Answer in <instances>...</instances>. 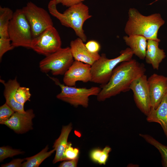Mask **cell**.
<instances>
[{
  "instance_id": "obj_1",
  "label": "cell",
  "mask_w": 167,
  "mask_h": 167,
  "mask_svg": "<svg viewBox=\"0 0 167 167\" xmlns=\"http://www.w3.org/2000/svg\"><path fill=\"white\" fill-rule=\"evenodd\" d=\"M143 63L135 59L122 62L113 70L109 82L101 87L97 100L103 101L112 96L130 90V86L135 79L145 74Z\"/></svg>"
},
{
  "instance_id": "obj_2",
  "label": "cell",
  "mask_w": 167,
  "mask_h": 167,
  "mask_svg": "<svg viewBox=\"0 0 167 167\" xmlns=\"http://www.w3.org/2000/svg\"><path fill=\"white\" fill-rule=\"evenodd\" d=\"M165 23V21L158 13L145 16L136 9L130 8L128 11V18L124 28L127 36L139 35L148 40H153L159 42L158 38V30Z\"/></svg>"
},
{
  "instance_id": "obj_3",
  "label": "cell",
  "mask_w": 167,
  "mask_h": 167,
  "mask_svg": "<svg viewBox=\"0 0 167 167\" xmlns=\"http://www.w3.org/2000/svg\"><path fill=\"white\" fill-rule=\"evenodd\" d=\"M57 5L55 0L49 2L48 6L49 13L58 19L62 25L73 29L78 37L85 42L87 37L83 29V25L92 17L89 14L88 6L81 2L68 7L61 13L58 10Z\"/></svg>"
},
{
  "instance_id": "obj_4",
  "label": "cell",
  "mask_w": 167,
  "mask_h": 167,
  "mask_svg": "<svg viewBox=\"0 0 167 167\" xmlns=\"http://www.w3.org/2000/svg\"><path fill=\"white\" fill-rule=\"evenodd\" d=\"M120 55L113 59L108 58L102 53L100 58L91 66V81L101 84V87L109 81L113 71L117 65L132 58L133 54L130 48L120 52Z\"/></svg>"
},
{
  "instance_id": "obj_5",
  "label": "cell",
  "mask_w": 167,
  "mask_h": 167,
  "mask_svg": "<svg viewBox=\"0 0 167 167\" xmlns=\"http://www.w3.org/2000/svg\"><path fill=\"white\" fill-rule=\"evenodd\" d=\"M9 38L14 47L30 48L33 36L30 26L22 9L14 12L8 27Z\"/></svg>"
},
{
  "instance_id": "obj_6",
  "label": "cell",
  "mask_w": 167,
  "mask_h": 167,
  "mask_svg": "<svg viewBox=\"0 0 167 167\" xmlns=\"http://www.w3.org/2000/svg\"><path fill=\"white\" fill-rule=\"evenodd\" d=\"M61 88V92L56 96L58 99L77 107L79 106L86 108L88 106L89 97L91 96H97L101 88L92 87L90 88H76L69 86L60 83L56 78L49 77Z\"/></svg>"
},
{
  "instance_id": "obj_7",
  "label": "cell",
  "mask_w": 167,
  "mask_h": 167,
  "mask_svg": "<svg viewBox=\"0 0 167 167\" xmlns=\"http://www.w3.org/2000/svg\"><path fill=\"white\" fill-rule=\"evenodd\" d=\"M70 47L61 48L48 55L39 62L41 71L47 73L50 72L54 75H64L74 62Z\"/></svg>"
},
{
  "instance_id": "obj_8",
  "label": "cell",
  "mask_w": 167,
  "mask_h": 167,
  "mask_svg": "<svg viewBox=\"0 0 167 167\" xmlns=\"http://www.w3.org/2000/svg\"><path fill=\"white\" fill-rule=\"evenodd\" d=\"M22 9L30 26L33 38L48 28L54 26L49 13L32 2H28Z\"/></svg>"
},
{
  "instance_id": "obj_9",
  "label": "cell",
  "mask_w": 167,
  "mask_h": 167,
  "mask_svg": "<svg viewBox=\"0 0 167 167\" xmlns=\"http://www.w3.org/2000/svg\"><path fill=\"white\" fill-rule=\"evenodd\" d=\"M61 40L58 32L52 26L33 38L31 49L46 56L59 49L61 48Z\"/></svg>"
},
{
  "instance_id": "obj_10",
  "label": "cell",
  "mask_w": 167,
  "mask_h": 167,
  "mask_svg": "<svg viewBox=\"0 0 167 167\" xmlns=\"http://www.w3.org/2000/svg\"><path fill=\"white\" fill-rule=\"evenodd\" d=\"M147 75L144 74L135 79L130 89L133 94L135 104L139 110L147 116L150 110V96Z\"/></svg>"
},
{
  "instance_id": "obj_11",
  "label": "cell",
  "mask_w": 167,
  "mask_h": 167,
  "mask_svg": "<svg viewBox=\"0 0 167 167\" xmlns=\"http://www.w3.org/2000/svg\"><path fill=\"white\" fill-rule=\"evenodd\" d=\"M91 71L90 65L75 60L64 75L63 81L66 85L74 87L78 81L91 82Z\"/></svg>"
},
{
  "instance_id": "obj_12",
  "label": "cell",
  "mask_w": 167,
  "mask_h": 167,
  "mask_svg": "<svg viewBox=\"0 0 167 167\" xmlns=\"http://www.w3.org/2000/svg\"><path fill=\"white\" fill-rule=\"evenodd\" d=\"M147 80L151 108L156 109L167 93V77L154 73Z\"/></svg>"
},
{
  "instance_id": "obj_13",
  "label": "cell",
  "mask_w": 167,
  "mask_h": 167,
  "mask_svg": "<svg viewBox=\"0 0 167 167\" xmlns=\"http://www.w3.org/2000/svg\"><path fill=\"white\" fill-rule=\"evenodd\" d=\"M35 117L32 109L24 113L15 112L7 120L1 124L7 126L18 134H23L32 129V120Z\"/></svg>"
},
{
  "instance_id": "obj_14",
  "label": "cell",
  "mask_w": 167,
  "mask_h": 167,
  "mask_svg": "<svg viewBox=\"0 0 167 167\" xmlns=\"http://www.w3.org/2000/svg\"><path fill=\"white\" fill-rule=\"evenodd\" d=\"M84 42L78 37L71 41L70 49L73 57L75 61H80L92 65L100 58L98 53H93L86 48Z\"/></svg>"
},
{
  "instance_id": "obj_15",
  "label": "cell",
  "mask_w": 167,
  "mask_h": 167,
  "mask_svg": "<svg viewBox=\"0 0 167 167\" xmlns=\"http://www.w3.org/2000/svg\"><path fill=\"white\" fill-rule=\"evenodd\" d=\"M159 42L154 40H148L145 58L146 62L156 70L159 69L160 64L166 57L164 50L159 47Z\"/></svg>"
},
{
  "instance_id": "obj_16",
  "label": "cell",
  "mask_w": 167,
  "mask_h": 167,
  "mask_svg": "<svg viewBox=\"0 0 167 167\" xmlns=\"http://www.w3.org/2000/svg\"><path fill=\"white\" fill-rule=\"evenodd\" d=\"M146 119L148 122H154L161 126L167 138V93L156 109L151 108Z\"/></svg>"
},
{
  "instance_id": "obj_17",
  "label": "cell",
  "mask_w": 167,
  "mask_h": 167,
  "mask_svg": "<svg viewBox=\"0 0 167 167\" xmlns=\"http://www.w3.org/2000/svg\"><path fill=\"white\" fill-rule=\"evenodd\" d=\"M72 129L71 123L63 126L59 137L54 143L53 147L55 149L56 154L53 163L55 164L58 162L68 160L64 155V152L68 142V139Z\"/></svg>"
},
{
  "instance_id": "obj_18",
  "label": "cell",
  "mask_w": 167,
  "mask_h": 167,
  "mask_svg": "<svg viewBox=\"0 0 167 167\" xmlns=\"http://www.w3.org/2000/svg\"><path fill=\"white\" fill-rule=\"evenodd\" d=\"M126 44L129 46L134 54L140 59H145L148 40L139 35H132L123 37Z\"/></svg>"
},
{
  "instance_id": "obj_19",
  "label": "cell",
  "mask_w": 167,
  "mask_h": 167,
  "mask_svg": "<svg viewBox=\"0 0 167 167\" xmlns=\"http://www.w3.org/2000/svg\"><path fill=\"white\" fill-rule=\"evenodd\" d=\"M48 146L35 155L25 158L26 161L22 163V167H38L46 159L50 156L55 150L54 148L49 151Z\"/></svg>"
},
{
  "instance_id": "obj_20",
  "label": "cell",
  "mask_w": 167,
  "mask_h": 167,
  "mask_svg": "<svg viewBox=\"0 0 167 167\" xmlns=\"http://www.w3.org/2000/svg\"><path fill=\"white\" fill-rule=\"evenodd\" d=\"M13 13L9 8L0 6V37L9 38L8 25Z\"/></svg>"
},
{
  "instance_id": "obj_21",
  "label": "cell",
  "mask_w": 167,
  "mask_h": 167,
  "mask_svg": "<svg viewBox=\"0 0 167 167\" xmlns=\"http://www.w3.org/2000/svg\"><path fill=\"white\" fill-rule=\"evenodd\" d=\"M139 135L159 151L161 155L162 166L167 167V146L163 144L149 135L139 134Z\"/></svg>"
},
{
  "instance_id": "obj_22",
  "label": "cell",
  "mask_w": 167,
  "mask_h": 167,
  "mask_svg": "<svg viewBox=\"0 0 167 167\" xmlns=\"http://www.w3.org/2000/svg\"><path fill=\"white\" fill-rule=\"evenodd\" d=\"M111 151V148L108 146L105 147L102 150L99 148L94 149L90 153V158L95 162L100 165H105Z\"/></svg>"
},
{
  "instance_id": "obj_23",
  "label": "cell",
  "mask_w": 167,
  "mask_h": 167,
  "mask_svg": "<svg viewBox=\"0 0 167 167\" xmlns=\"http://www.w3.org/2000/svg\"><path fill=\"white\" fill-rule=\"evenodd\" d=\"M24 152L18 149H13L8 146L0 148V161L2 162L8 157H11L15 156L22 154Z\"/></svg>"
},
{
  "instance_id": "obj_24",
  "label": "cell",
  "mask_w": 167,
  "mask_h": 167,
  "mask_svg": "<svg viewBox=\"0 0 167 167\" xmlns=\"http://www.w3.org/2000/svg\"><path fill=\"white\" fill-rule=\"evenodd\" d=\"M15 112L6 103L1 106L0 107V123L9 119Z\"/></svg>"
},
{
  "instance_id": "obj_25",
  "label": "cell",
  "mask_w": 167,
  "mask_h": 167,
  "mask_svg": "<svg viewBox=\"0 0 167 167\" xmlns=\"http://www.w3.org/2000/svg\"><path fill=\"white\" fill-rule=\"evenodd\" d=\"M15 47L12 45L9 38L0 37V59L6 52Z\"/></svg>"
},
{
  "instance_id": "obj_26",
  "label": "cell",
  "mask_w": 167,
  "mask_h": 167,
  "mask_svg": "<svg viewBox=\"0 0 167 167\" xmlns=\"http://www.w3.org/2000/svg\"><path fill=\"white\" fill-rule=\"evenodd\" d=\"M79 153V149L72 147L71 143L68 142L64 152V155L67 160H73L78 158Z\"/></svg>"
},
{
  "instance_id": "obj_27",
  "label": "cell",
  "mask_w": 167,
  "mask_h": 167,
  "mask_svg": "<svg viewBox=\"0 0 167 167\" xmlns=\"http://www.w3.org/2000/svg\"><path fill=\"white\" fill-rule=\"evenodd\" d=\"M85 45L88 50L93 53H98L101 49V46L100 44L95 40L89 41Z\"/></svg>"
},
{
  "instance_id": "obj_28",
  "label": "cell",
  "mask_w": 167,
  "mask_h": 167,
  "mask_svg": "<svg viewBox=\"0 0 167 167\" xmlns=\"http://www.w3.org/2000/svg\"><path fill=\"white\" fill-rule=\"evenodd\" d=\"M25 159L18 158L13 160L9 163L1 165L2 167H22L23 162Z\"/></svg>"
},
{
  "instance_id": "obj_29",
  "label": "cell",
  "mask_w": 167,
  "mask_h": 167,
  "mask_svg": "<svg viewBox=\"0 0 167 167\" xmlns=\"http://www.w3.org/2000/svg\"><path fill=\"white\" fill-rule=\"evenodd\" d=\"M57 4H61L66 7H70L73 5L83 2L85 0H55Z\"/></svg>"
},
{
  "instance_id": "obj_30",
  "label": "cell",
  "mask_w": 167,
  "mask_h": 167,
  "mask_svg": "<svg viewBox=\"0 0 167 167\" xmlns=\"http://www.w3.org/2000/svg\"><path fill=\"white\" fill-rule=\"evenodd\" d=\"M79 160V157L74 159L63 161L58 166L59 167H77Z\"/></svg>"
},
{
  "instance_id": "obj_31",
  "label": "cell",
  "mask_w": 167,
  "mask_h": 167,
  "mask_svg": "<svg viewBox=\"0 0 167 167\" xmlns=\"http://www.w3.org/2000/svg\"><path fill=\"white\" fill-rule=\"evenodd\" d=\"M158 0H155L154 2H152V3H151V4H150V5H151L152 4H153L154 2H155L157 1H158ZM166 1H167V0H166Z\"/></svg>"
}]
</instances>
